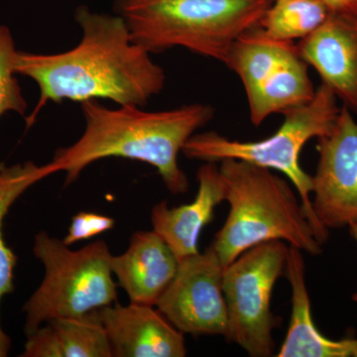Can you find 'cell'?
Returning <instances> with one entry per match:
<instances>
[{"mask_svg": "<svg viewBox=\"0 0 357 357\" xmlns=\"http://www.w3.org/2000/svg\"><path fill=\"white\" fill-rule=\"evenodd\" d=\"M340 110L337 96L321 84L309 102L284 114L283 123L273 135L243 142L229 139L215 131L195 133L183 147L182 153L189 159L213 163L225 159L241 160L284 174L299 195L319 243L325 244L330 231L321 227L312 211V176L301 167L300 154L310 140L318 139L332 130Z\"/></svg>", "mask_w": 357, "mask_h": 357, "instance_id": "5", "label": "cell"}, {"mask_svg": "<svg viewBox=\"0 0 357 357\" xmlns=\"http://www.w3.org/2000/svg\"><path fill=\"white\" fill-rule=\"evenodd\" d=\"M298 48L321 84L357 114V16L330 13L316 31L300 40Z\"/></svg>", "mask_w": 357, "mask_h": 357, "instance_id": "11", "label": "cell"}, {"mask_svg": "<svg viewBox=\"0 0 357 357\" xmlns=\"http://www.w3.org/2000/svg\"><path fill=\"white\" fill-rule=\"evenodd\" d=\"M52 175L48 164L36 165L33 162L0 168V301L14 290V268L17 257L3 238V222L9 208L21 195L42 178ZM10 338L0 325V357H6L10 349Z\"/></svg>", "mask_w": 357, "mask_h": 357, "instance_id": "18", "label": "cell"}, {"mask_svg": "<svg viewBox=\"0 0 357 357\" xmlns=\"http://www.w3.org/2000/svg\"><path fill=\"white\" fill-rule=\"evenodd\" d=\"M303 251L289 245L285 274L292 292V312L279 357H349V338L333 340L314 326Z\"/></svg>", "mask_w": 357, "mask_h": 357, "instance_id": "14", "label": "cell"}, {"mask_svg": "<svg viewBox=\"0 0 357 357\" xmlns=\"http://www.w3.org/2000/svg\"><path fill=\"white\" fill-rule=\"evenodd\" d=\"M349 234H351L352 238H354L357 243V222L351 223V225H349ZM352 300L357 303V291L354 294V296H352Z\"/></svg>", "mask_w": 357, "mask_h": 357, "instance_id": "23", "label": "cell"}, {"mask_svg": "<svg viewBox=\"0 0 357 357\" xmlns=\"http://www.w3.org/2000/svg\"><path fill=\"white\" fill-rule=\"evenodd\" d=\"M331 13L357 16V0H323Z\"/></svg>", "mask_w": 357, "mask_h": 357, "instance_id": "22", "label": "cell"}, {"mask_svg": "<svg viewBox=\"0 0 357 357\" xmlns=\"http://www.w3.org/2000/svg\"><path fill=\"white\" fill-rule=\"evenodd\" d=\"M288 250L284 241H268L244 251L225 268L223 293L229 318L225 338L248 356H273V331L280 321L272 312V293L285 272Z\"/></svg>", "mask_w": 357, "mask_h": 357, "instance_id": "7", "label": "cell"}, {"mask_svg": "<svg viewBox=\"0 0 357 357\" xmlns=\"http://www.w3.org/2000/svg\"><path fill=\"white\" fill-rule=\"evenodd\" d=\"M75 20L82 39L74 48L57 54L17 52L16 74L30 77L40 89L38 102L26 117L27 128L48 102L107 100L143 107L165 86V70L133 41L121 16L82 6Z\"/></svg>", "mask_w": 357, "mask_h": 357, "instance_id": "1", "label": "cell"}, {"mask_svg": "<svg viewBox=\"0 0 357 357\" xmlns=\"http://www.w3.org/2000/svg\"><path fill=\"white\" fill-rule=\"evenodd\" d=\"M105 328L115 357H184V333L147 305H109L91 312Z\"/></svg>", "mask_w": 357, "mask_h": 357, "instance_id": "10", "label": "cell"}, {"mask_svg": "<svg viewBox=\"0 0 357 357\" xmlns=\"http://www.w3.org/2000/svg\"><path fill=\"white\" fill-rule=\"evenodd\" d=\"M223 272L225 267L211 246L204 253L184 258L157 307L183 333L227 337Z\"/></svg>", "mask_w": 357, "mask_h": 357, "instance_id": "8", "label": "cell"}, {"mask_svg": "<svg viewBox=\"0 0 357 357\" xmlns=\"http://www.w3.org/2000/svg\"><path fill=\"white\" fill-rule=\"evenodd\" d=\"M110 265L130 303L154 307L177 273L178 260L151 230L133 234L128 250L112 255Z\"/></svg>", "mask_w": 357, "mask_h": 357, "instance_id": "13", "label": "cell"}, {"mask_svg": "<svg viewBox=\"0 0 357 357\" xmlns=\"http://www.w3.org/2000/svg\"><path fill=\"white\" fill-rule=\"evenodd\" d=\"M298 52L295 42L274 38L257 25L234 41L225 65L239 77L249 96Z\"/></svg>", "mask_w": 357, "mask_h": 357, "instance_id": "17", "label": "cell"}, {"mask_svg": "<svg viewBox=\"0 0 357 357\" xmlns=\"http://www.w3.org/2000/svg\"><path fill=\"white\" fill-rule=\"evenodd\" d=\"M17 52L10 30L0 25V117L7 112L25 115L27 110V102L16 79Z\"/></svg>", "mask_w": 357, "mask_h": 357, "instance_id": "20", "label": "cell"}, {"mask_svg": "<svg viewBox=\"0 0 357 357\" xmlns=\"http://www.w3.org/2000/svg\"><path fill=\"white\" fill-rule=\"evenodd\" d=\"M84 130L70 146L60 148L48 163L51 173H66V185L98 160L119 157L153 166L174 195L189 190L187 176L178 166V154L187 141L215 116V109L191 103L161 112L136 105L107 109L98 100L82 102Z\"/></svg>", "mask_w": 357, "mask_h": 357, "instance_id": "2", "label": "cell"}, {"mask_svg": "<svg viewBox=\"0 0 357 357\" xmlns=\"http://www.w3.org/2000/svg\"><path fill=\"white\" fill-rule=\"evenodd\" d=\"M330 13L323 0H274L259 26L274 38L295 41L316 31Z\"/></svg>", "mask_w": 357, "mask_h": 357, "instance_id": "19", "label": "cell"}, {"mask_svg": "<svg viewBox=\"0 0 357 357\" xmlns=\"http://www.w3.org/2000/svg\"><path fill=\"white\" fill-rule=\"evenodd\" d=\"M312 211L324 229L357 222V121L342 105L332 130L318 138Z\"/></svg>", "mask_w": 357, "mask_h": 357, "instance_id": "9", "label": "cell"}, {"mask_svg": "<svg viewBox=\"0 0 357 357\" xmlns=\"http://www.w3.org/2000/svg\"><path fill=\"white\" fill-rule=\"evenodd\" d=\"M229 215L211 243L223 267L244 251L268 241H281L311 255L323 244L310 222L292 184L270 169L248 162H220Z\"/></svg>", "mask_w": 357, "mask_h": 357, "instance_id": "3", "label": "cell"}, {"mask_svg": "<svg viewBox=\"0 0 357 357\" xmlns=\"http://www.w3.org/2000/svg\"><path fill=\"white\" fill-rule=\"evenodd\" d=\"M33 251L43 263L45 275L23 309L26 335L52 319L86 316L117 302L112 255L105 241L72 250L63 241L40 232Z\"/></svg>", "mask_w": 357, "mask_h": 357, "instance_id": "6", "label": "cell"}, {"mask_svg": "<svg viewBox=\"0 0 357 357\" xmlns=\"http://www.w3.org/2000/svg\"><path fill=\"white\" fill-rule=\"evenodd\" d=\"M309 65L300 51L283 63L252 95L248 96L251 123L261 126L270 115L285 114L314 98Z\"/></svg>", "mask_w": 357, "mask_h": 357, "instance_id": "16", "label": "cell"}, {"mask_svg": "<svg viewBox=\"0 0 357 357\" xmlns=\"http://www.w3.org/2000/svg\"><path fill=\"white\" fill-rule=\"evenodd\" d=\"M349 356L357 357V338H349Z\"/></svg>", "mask_w": 357, "mask_h": 357, "instance_id": "24", "label": "cell"}, {"mask_svg": "<svg viewBox=\"0 0 357 357\" xmlns=\"http://www.w3.org/2000/svg\"><path fill=\"white\" fill-rule=\"evenodd\" d=\"M114 227V220L107 215L81 211L72 218L67 236L63 239L70 246L77 241H86L102 234Z\"/></svg>", "mask_w": 357, "mask_h": 357, "instance_id": "21", "label": "cell"}, {"mask_svg": "<svg viewBox=\"0 0 357 357\" xmlns=\"http://www.w3.org/2000/svg\"><path fill=\"white\" fill-rule=\"evenodd\" d=\"M199 190L190 204L169 208L167 202L151 211L153 230L173 251L178 261L199 253L202 229L213 220L215 208L225 202V187L217 163L204 162L197 172Z\"/></svg>", "mask_w": 357, "mask_h": 357, "instance_id": "12", "label": "cell"}, {"mask_svg": "<svg viewBox=\"0 0 357 357\" xmlns=\"http://www.w3.org/2000/svg\"><path fill=\"white\" fill-rule=\"evenodd\" d=\"M274 0H114L133 41L150 54L187 49L225 64L232 44Z\"/></svg>", "mask_w": 357, "mask_h": 357, "instance_id": "4", "label": "cell"}, {"mask_svg": "<svg viewBox=\"0 0 357 357\" xmlns=\"http://www.w3.org/2000/svg\"><path fill=\"white\" fill-rule=\"evenodd\" d=\"M27 337L23 357H112L107 333L91 312L52 319Z\"/></svg>", "mask_w": 357, "mask_h": 357, "instance_id": "15", "label": "cell"}]
</instances>
